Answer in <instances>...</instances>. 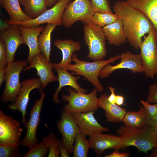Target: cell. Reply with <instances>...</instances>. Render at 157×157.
I'll use <instances>...</instances> for the list:
<instances>
[{
    "instance_id": "41",
    "label": "cell",
    "mask_w": 157,
    "mask_h": 157,
    "mask_svg": "<svg viewBox=\"0 0 157 157\" xmlns=\"http://www.w3.org/2000/svg\"><path fill=\"white\" fill-rule=\"evenodd\" d=\"M124 97L119 95H116L115 104L118 106H120L124 104Z\"/></svg>"
},
{
    "instance_id": "3",
    "label": "cell",
    "mask_w": 157,
    "mask_h": 157,
    "mask_svg": "<svg viewBox=\"0 0 157 157\" xmlns=\"http://www.w3.org/2000/svg\"><path fill=\"white\" fill-rule=\"evenodd\" d=\"M120 58V55L110 57L106 60H101L90 62L79 59L76 54L72 56V61L67 66L66 69L73 72V74L85 77L100 92H102L103 87L98 77L100 72L106 65L113 63Z\"/></svg>"
},
{
    "instance_id": "14",
    "label": "cell",
    "mask_w": 157,
    "mask_h": 157,
    "mask_svg": "<svg viewBox=\"0 0 157 157\" xmlns=\"http://www.w3.org/2000/svg\"><path fill=\"white\" fill-rule=\"evenodd\" d=\"M57 126L62 136L61 141L63 145L69 154H72L75 136L80 130L71 114L62 110Z\"/></svg>"
},
{
    "instance_id": "23",
    "label": "cell",
    "mask_w": 157,
    "mask_h": 157,
    "mask_svg": "<svg viewBox=\"0 0 157 157\" xmlns=\"http://www.w3.org/2000/svg\"><path fill=\"white\" fill-rule=\"evenodd\" d=\"M152 23L157 33V0H126Z\"/></svg>"
},
{
    "instance_id": "13",
    "label": "cell",
    "mask_w": 157,
    "mask_h": 157,
    "mask_svg": "<svg viewBox=\"0 0 157 157\" xmlns=\"http://www.w3.org/2000/svg\"><path fill=\"white\" fill-rule=\"evenodd\" d=\"M22 128L19 122L0 111V143H20Z\"/></svg>"
},
{
    "instance_id": "4",
    "label": "cell",
    "mask_w": 157,
    "mask_h": 157,
    "mask_svg": "<svg viewBox=\"0 0 157 157\" xmlns=\"http://www.w3.org/2000/svg\"><path fill=\"white\" fill-rule=\"evenodd\" d=\"M68 95L62 94L63 100L68 103L63 108V110L69 113L95 112L99 108L97 105L98 91L94 88L90 93L86 94L78 92L70 88H68Z\"/></svg>"
},
{
    "instance_id": "32",
    "label": "cell",
    "mask_w": 157,
    "mask_h": 157,
    "mask_svg": "<svg viewBox=\"0 0 157 157\" xmlns=\"http://www.w3.org/2000/svg\"><path fill=\"white\" fill-rule=\"evenodd\" d=\"M45 141L48 148V157H58L60 152L58 142L54 133L51 132L42 138Z\"/></svg>"
},
{
    "instance_id": "2",
    "label": "cell",
    "mask_w": 157,
    "mask_h": 157,
    "mask_svg": "<svg viewBox=\"0 0 157 157\" xmlns=\"http://www.w3.org/2000/svg\"><path fill=\"white\" fill-rule=\"evenodd\" d=\"M116 133L122 138L121 149L134 146L147 155L148 151L157 146V138L151 125H147L140 128L122 125L117 130Z\"/></svg>"
},
{
    "instance_id": "36",
    "label": "cell",
    "mask_w": 157,
    "mask_h": 157,
    "mask_svg": "<svg viewBox=\"0 0 157 157\" xmlns=\"http://www.w3.org/2000/svg\"><path fill=\"white\" fill-rule=\"evenodd\" d=\"M7 64L6 47L3 42L0 39V68H5Z\"/></svg>"
},
{
    "instance_id": "16",
    "label": "cell",
    "mask_w": 157,
    "mask_h": 157,
    "mask_svg": "<svg viewBox=\"0 0 157 157\" xmlns=\"http://www.w3.org/2000/svg\"><path fill=\"white\" fill-rule=\"evenodd\" d=\"M122 139L120 136L99 133L89 136L88 140L90 148L98 156L108 149H120Z\"/></svg>"
},
{
    "instance_id": "33",
    "label": "cell",
    "mask_w": 157,
    "mask_h": 157,
    "mask_svg": "<svg viewBox=\"0 0 157 157\" xmlns=\"http://www.w3.org/2000/svg\"><path fill=\"white\" fill-rule=\"evenodd\" d=\"M19 143L6 144L0 143V157L20 156L19 153Z\"/></svg>"
},
{
    "instance_id": "20",
    "label": "cell",
    "mask_w": 157,
    "mask_h": 157,
    "mask_svg": "<svg viewBox=\"0 0 157 157\" xmlns=\"http://www.w3.org/2000/svg\"><path fill=\"white\" fill-rule=\"evenodd\" d=\"M54 45L61 51L62 58L58 63H54L53 69L60 68L66 69L68 65L72 61L73 53L78 51L81 46L78 41H74L71 39L66 40L57 39L54 43Z\"/></svg>"
},
{
    "instance_id": "30",
    "label": "cell",
    "mask_w": 157,
    "mask_h": 157,
    "mask_svg": "<svg viewBox=\"0 0 157 157\" xmlns=\"http://www.w3.org/2000/svg\"><path fill=\"white\" fill-rule=\"evenodd\" d=\"M119 18L115 13L96 11L92 16V22L94 24L103 27L114 22Z\"/></svg>"
},
{
    "instance_id": "22",
    "label": "cell",
    "mask_w": 157,
    "mask_h": 157,
    "mask_svg": "<svg viewBox=\"0 0 157 157\" xmlns=\"http://www.w3.org/2000/svg\"><path fill=\"white\" fill-rule=\"evenodd\" d=\"M97 105L98 108L105 111L106 120L110 122H122L127 112L125 109L116 104L111 103L108 100V96L105 94H102L98 98Z\"/></svg>"
},
{
    "instance_id": "6",
    "label": "cell",
    "mask_w": 157,
    "mask_h": 157,
    "mask_svg": "<svg viewBox=\"0 0 157 157\" xmlns=\"http://www.w3.org/2000/svg\"><path fill=\"white\" fill-rule=\"evenodd\" d=\"M27 62L26 60H18L8 63L6 68L5 87L1 99L2 102L13 103L15 101L22 86L20 75Z\"/></svg>"
},
{
    "instance_id": "24",
    "label": "cell",
    "mask_w": 157,
    "mask_h": 157,
    "mask_svg": "<svg viewBox=\"0 0 157 157\" xmlns=\"http://www.w3.org/2000/svg\"><path fill=\"white\" fill-rule=\"evenodd\" d=\"M102 29L106 39L110 44L119 46L127 40L122 20L119 18L114 22L103 27Z\"/></svg>"
},
{
    "instance_id": "46",
    "label": "cell",
    "mask_w": 157,
    "mask_h": 157,
    "mask_svg": "<svg viewBox=\"0 0 157 157\" xmlns=\"http://www.w3.org/2000/svg\"><path fill=\"white\" fill-rule=\"evenodd\" d=\"M152 121L157 122V115L153 119H152Z\"/></svg>"
},
{
    "instance_id": "43",
    "label": "cell",
    "mask_w": 157,
    "mask_h": 157,
    "mask_svg": "<svg viewBox=\"0 0 157 157\" xmlns=\"http://www.w3.org/2000/svg\"><path fill=\"white\" fill-rule=\"evenodd\" d=\"M152 151L149 156L150 157H157V146L151 149Z\"/></svg>"
},
{
    "instance_id": "34",
    "label": "cell",
    "mask_w": 157,
    "mask_h": 157,
    "mask_svg": "<svg viewBox=\"0 0 157 157\" xmlns=\"http://www.w3.org/2000/svg\"><path fill=\"white\" fill-rule=\"evenodd\" d=\"M94 12L113 13L108 0H90Z\"/></svg>"
},
{
    "instance_id": "42",
    "label": "cell",
    "mask_w": 157,
    "mask_h": 157,
    "mask_svg": "<svg viewBox=\"0 0 157 157\" xmlns=\"http://www.w3.org/2000/svg\"><path fill=\"white\" fill-rule=\"evenodd\" d=\"M5 68H0V86H1L3 83L5 81L6 73Z\"/></svg>"
},
{
    "instance_id": "28",
    "label": "cell",
    "mask_w": 157,
    "mask_h": 157,
    "mask_svg": "<svg viewBox=\"0 0 157 157\" xmlns=\"http://www.w3.org/2000/svg\"><path fill=\"white\" fill-rule=\"evenodd\" d=\"M24 7L25 13L32 19L41 15L47 9L45 0H19Z\"/></svg>"
},
{
    "instance_id": "44",
    "label": "cell",
    "mask_w": 157,
    "mask_h": 157,
    "mask_svg": "<svg viewBox=\"0 0 157 157\" xmlns=\"http://www.w3.org/2000/svg\"><path fill=\"white\" fill-rule=\"evenodd\" d=\"M47 6L51 7L53 6L58 0H45Z\"/></svg>"
},
{
    "instance_id": "38",
    "label": "cell",
    "mask_w": 157,
    "mask_h": 157,
    "mask_svg": "<svg viewBox=\"0 0 157 157\" xmlns=\"http://www.w3.org/2000/svg\"><path fill=\"white\" fill-rule=\"evenodd\" d=\"M118 150H115L110 154L106 155L105 157H128L130 156L129 153L126 152H121Z\"/></svg>"
},
{
    "instance_id": "29",
    "label": "cell",
    "mask_w": 157,
    "mask_h": 157,
    "mask_svg": "<svg viewBox=\"0 0 157 157\" xmlns=\"http://www.w3.org/2000/svg\"><path fill=\"white\" fill-rule=\"evenodd\" d=\"M73 149L74 157H86L90 148L89 140L86 135L79 131L76 135Z\"/></svg>"
},
{
    "instance_id": "19",
    "label": "cell",
    "mask_w": 157,
    "mask_h": 157,
    "mask_svg": "<svg viewBox=\"0 0 157 157\" xmlns=\"http://www.w3.org/2000/svg\"><path fill=\"white\" fill-rule=\"evenodd\" d=\"M18 26L25 44L29 49L27 61L30 63L34 56L40 52L38 48V40L44 27L40 25L33 27Z\"/></svg>"
},
{
    "instance_id": "35",
    "label": "cell",
    "mask_w": 157,
    "mask_h": 157,
    "mask_svg": "<svg viewBox=\"0 0 157 157\" xmlns=\"http://www.w3.org/2000/svg\"><path fill=\"white\" fill-rule=\"evenodd\" d=\"M140 102L151 119L157 115V104H151L147 101L142 100H140Z\"/></svg>"
},
{
    "instance_id": "11",
    "label": "cell",
    "mask_w": 157,
    "mask_h": 157,
    "mask_svg": "<svg viewBox=\"0 0 157 157\" xmlns=\"http://www.w3.org/2000/svg\"><path fill=\"white\" fill-rule=\"evenodd\" d=\"M121 60L118 64L112 65L108 64L104 66L100 72L99 77L102 78L109 77L113 72L120 69H127L134 73L144 72L141 56L127 51L120 55Z\"/></svg>"
},
{
    "instance_id": "12",
    "label": "cell",
    "mask_w": 157,
    "mask_h": 157,
    "mask_svg": "<svg viewBox=\"0 0 157 157\" xmlns=\"http://www.w3.org/2000/svg\"><path fill=\"white\" fill-rule=\"evenodd\" d=\"M20 91L14 102L8 105L10 110L18 111L21 113V122L25 125L27 122L26 115L30 92L33 89L42 88V83L39 78H33L26 79L21 83Z\"/></svg>"
},
{
    "instance_id": "8",
    "label": "cell",
    "mask_w": 157,
    "mask_h": 157,
    "mask_svg": "<svg viewBox=\"0 0 157 157\" xmlns=\"http://www.w3.org/2000/svg\"><path fill=\"white\" fill-rule=\"evenodd\" d=\"M94 12L90 0H74L68 3L64 12L62 25L69 28L78 21L84 24L91 23Z\"/></svg>"
},
{
    "instance_id": "40",
    "label": "cell",
    "mask_w": 157,
    "mask_h": 157,
    "mask_svg": "<svg viewBox=\"0 0 157 157\" xmlns=\"http://www.w3.org/2000/svg\"><path fill=\"white\" fill-rule=\"evenodd\" d=\"M108 88L111 92L110 95L108 97V100L111 103L115 104V101L116 95L115 94V89L113 87L111 86H109Z\"/></svg>"
},
{
    "instance_id": "9",
    "label": "cell",
    "mask_w": 157,
    "mask_h": 157,
    "mask_svg": "<svg viewBox=\"0 0 157 157\" xmlns=\"http://www.w3.org/2000/svg\"><path fill=\"white\" fill-rule=\"evenodd\" d=\"M71 0H58L52 7L47 9L37 17L14 24L27 27H33L45 23L62 25L64 12Z\"/></svg>"
},
{
    "instance_id": "45",
    "label": "cell",
    "mask_w": 157,
    "mask_h": 157,
    "mask_svg": "<svg viewBox=\"0 0 157 157\" xmlns=\"http://www.w3.org/2000/svg\"><path fill=\"white\" fill-rule=\"evenodd\" d=\"M151 125L154 130L157 138V122L153 121Z\"/></svg>"
},
{
    "instance_id": "39",
    "label": "cell",
    "mask_w": 157,
    "mask_h": 157,
    "mask_svg": "<svg viewBox=\"0 0 157 157\" xmlns=\"http://www.w3.org/2000/svg\"><path fill=\"white\" fill-rule=\"evenodd\" d=\"M60 154L61 157H68L69 156V154L67 149L63 145L61 141L58 139Z\"/></svg>"
},
{
    "instance_id": "27",
    "label": "cell",
    "mask_w": 157,
    "mask_h": 157,
    "mask_svg": "<svg viewBox=\"0 0 157 157\" xmlns=\"http://www.w3.org/2000/svg\"><path fill=\"white\" fill-rule=\"evenodd\" d=\"M56 26L53 24H47L38 38L39 50L49 61L51 50V34Z\"/></svg>"
},
{
    "instance_id": "17",
    "label": "cell",
    "mask_w": 157,
    "mask_h": 157,
    "mask_svg": "<svg viewBox=\"0 0 157 157\" xmlns=\"http://www.w3.org/2000/svg\"><path fill=\"white\" fill-rule=\"evenodd\" d=\"M10 25L9 27L1 30L0 33V39L4 42L6 49L8 63L14 61L18 47L25 44L18 26Z\"/></svg>"
},
{
    "instance_id": "31",
    "label": "cell",
    "mask_w": 157,
    "mask_h": 157,
    "mask_svg": "<svg viewBox=\"0 0 157 157\" xmlns=\"http://www.w3.org/2000/svg\"><path fill=\"white\" fill-rule=\"evenodd\" d=\"M47 143L42 138L41 142L38 143L29 148L27 152L23 157H44L46 156L48 151Z\"/></svg>"
},
{
    "instance_id": "7",
    "label": "cell",
    "mask_w": 157,
    "mask_h": 157,
    "mask_svg": "<svg viewBox=\"0 0 157 157\" xmlns=\"http://www.w3.org/2000/svg\"><path fill=\"white\" fill-rule=\"evenodd\" d=\"M140 49L144 72L147 78H153L157 75V33L154 26L144 36Z\"/></svg>"
},
{
    "instance_id": "5",
    "label": "cell",
    "mask_w": 157,
    "mask_h": 157,
    "mask_svg": "<svg viewBox=\"0 0 157 157\" xmlns=\"http://www.w3.org/2000/svg\"><path fill=\"white\" fill-rule=\"evenodd\" d=\"M83 30L84 41L89 49L87 58L95 61L103 59L106 56L107 52L106 39L102 27L92 22L85 24Z\"/></svg>"
},
{
    "instance_id": "1",
    "label": "cell",
    "mask_w": 157,
    "mask_h": 157,
    "mask_svg": "<svg viewBox=\"0 0 157 157\" xmlns=\"http://www.w3.org/2000/svg\"><path fill=\"white\" fill-rule=\"evenodd\" d=\"M113 10L122 20L127 40L134 49H139L143 37L148 34L154 26L152 23L126 1H116Z\"/></svg>"
},
{
    "instance_id": "26",
    "label": "cell",
    "mask_w": 157,
    "mask_h": 157,
    "mask_svg": "<svg viewBox=\"0 0 157 157\" xmlns=\"http://www.w3.org/2000/svg\"><path fill=\"white\" fill-rule=\"evenodd\" d=\"M0 4L10 17L8 21L10 24H14L32 19L22 10L19 0H0Z\"/></svg>"
},
{
    "instance_id": "15",
    "label": "cell",
    "mask_w": 157,
    "mask_h": 157,
    "mask_svg": "<svg viewBox=\"0 0 157 157\" xmlns=\"http://www.w3.org/2000/svg\"><path fill=\"white\" fill-rule=\"evenodd\" d=\"M30 64L29 66L26 67L23 70L26 71L31 68L35 69L36 74L39 77L43 89L45 88L50 83L57 81V77L52 71L54 63L47 60L41 52L35 55Z\"/></svg>"
},
{
    "instance_id": "37",
    "label": "cell",
    "mask_w": 157,
    "mask_h": 157,
    "mask_svg": "<svg viewBox=\"0 0 157 157\" xmlns=\"http://www.w3.org/2000/svg\"><path fill=\"white\" fill-rule=\"evenodd\" d=\"M147 101L149 103L157 104V83L149 86V92Z\"/></svg>"
},
{
    "instance_id": "18",
    "label": "cell",
    "mask_w": 157,
    "mask_h": 157,
    "mask_svg": "<svg viewBox=\"0 0 157 157\" xmlns=\"http://www.w3.org/2000/svg\"><path fill=\"white\" fill-rule=\"evenodd\" d=\"M95 112L71 113L80 131L85 135L91 136L95 134L109 131L108 128L101 125L95 118Z\"/></svg>"
},
{
    "instance_id": "21",
    "label": "cell",
    "mask_w": 157,
    "mask_h": 157,
    "mask_svg": "<svg viewBox=\"0 0 157 157\" xmlns=\"http://www.w3.org/2000/svg\"><path fill=\"white\" fill-rule=\"evenodd\" d=\"M54 69L57 73V80L59 82L58 87L52 98L55 103H58L60 102V101L58 98V93L62 88L66 86L72 87L78 92L84 93L87 92V91L81 87L77 82V80L80 78L79 76H73L65 69L55 68Z\"/></svg>"
},
{
    "instance_id": "25",
    "label": "cell",
    "mask_w": 157,
    "mask_h": 157,
    "mask_svg": "<svg viewBox=\"0 0 157 157\" xmlns=\"http://www.w3.org/2000/svg\"><path fill=\"white\" fill-rule=\"evenodd\" d=\"M138 111L126 112L123 122L127 126L136 128H140L147 125H151L152 120L149 117L144 106L139 105Z\"/></svg>"
},
{
    "instance_id": "10",
    "label": "cell",
    "mask_w": 157,
    "mask_h": 157,
    "mask_svg": "<svg viewBox=\"0 0 157 157\" xmlns=\"http://www.w3.org/2000/svg\"><path fill=\"white\" fill-rule=\"evenodd\" d=\"M42 89V88L39 89L40 97L36 100L31 109L29 119L25 125L26 128V134L20 142V145L29 149L38 143V142L36 136V131L40 121V113L46 96Z\"/></svg>"
}]
</instances>
